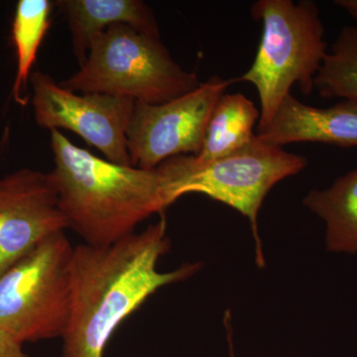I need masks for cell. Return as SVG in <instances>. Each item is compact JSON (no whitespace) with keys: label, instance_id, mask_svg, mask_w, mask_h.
Listing matches in <instances>:
<instances>
[{"label":"cell","instance_id":"cell-11","mask_svg":"<svg viewBox=\"0 0 357 357\" xmlns=\"http://www.w3.org/2000/svg\"><path fill=\"white\" fill-rule=\"evenodd\" d=\"M54 4L69 23L73 50L79 66L86 62L93 40L112 25H128L160 39L153 11L141 0H59Z\"/></svg>","mask_w":357,"mask_h":357},{"label":"cell","instance_id":"cell-16","mask_svg":"<svg viewBox=\"0 0 357 357\" xmlns=\"http://www.w3.org/2000/svg\"><path fill=\"white\" fill-rule=\"evenodd\" d=\"M0 357H29L23 344L0 328Z\"/></svg>","mask_w":357,"mask_h":357},{"label":"cell","instance_id":"cell-7","mask_svg":"<svg viewBox=\"0 0 357 357\" xmlns=\"http://www.w3.org/2000/svg\"><path fill=\"white\" fill-rule=\"evenodd\" d=\"M234 83L213 77L171 102H135L126 131L132 166L153 170L172 157L198 154L215 105Z\"/></svg>","mask_w":357,"mask_h":357},{"label":"cell","instance_id":"cell-12","mask_svg":"<svg viewBox=\"0 0 357 357\" xmlns=\"http://www.w3.org/2000/svg\"><path fill=\"white\" fill-rule=\"evenodd\" d=\"M303 204L326 223V250L357 255V168L326 190H312Z\"/></svg>","mask_w":357,"mask_h":357},{"label":"cell","instance_id":"cell-6","mask_svg":"<svg viewBox=\"0 0 357 357\" xmlns=\"http://www.w3.org/2000/svg\"><path fill=\"white\" fill-rule=\"evenodd\" d=\"M74 248L65 231L57 232L0 275V328L20 344L64 335Z\"/></svg>","mask_w":357,"mask_h":357},{"label":"cell","instance_id":"cell-5","mask_svg":"<svg viewBox=\"0 0 357 357\" xmlns=\"http://www.w3.org/2000/svg\"><path fill=\"white\" fill-rule=\"evenodd\" d=\"M196 73L174 61L161 40L126 24L109 26L89 49L81 69L61 83L83 93L128 98L146 105H162L198 88Z\"/></svg>","mask_w":357,"mask_h":357},{"label":"cell","instance_id":"cell-2","mask_svg":"<svg viewBox=\"0 0 357 357\" xmlns=\"http://www.w3.org/2000/svg\"><path fill=\"white\" fill-rule=\"evenodd\" d=\"M54 167L49 173L59 206L84 244L103 248L135 232L167 210L158 169L119 165L96 157L51 130Z\"/></svg>","mask_w":357,"mask_h":357},{"label":"cell","instance_id":"cell-17","mask_svg":"<svg viewBox=\"0 0 357 357\" xmlns=\"http://www.w3.org/2000/svg\"><path fill=\"white\" fill-rule=\"evenodd\" d=\"M223 325H225V332H227V342L229 345V356L236 357V352H234V331H232L231 324V312L227 311L225 314V319H223Z\"/></svg>","mask_w":357,"mask_h":357},{"label":"cell","instance_id":"cell-10","mask_svg":"<svg viewBox=\"0 0 357 357\" xmlns=\"http://www.w3.org/2000/svg\"><path fill=\"white\" fill-rule=\"evenodd\" d=\"M256 136L262 142L278 147L297 142L357 147V100L314 107L290 93L284 98L271 123Z\"/></svg>","mask_w":357,"mask_h":357},{"label":"cell","instance_id":"cell-8","mask_svg":"<svg viewBox=\"0 0 357 357\" xmlns=\"http://www.w3.org/2000/svg\"><path fill=\"white\" fill-rule=\"evenodd\" d=\"M35 121L41 128L68 129L98 148L107 161L132 166L126 131L135 102L102 93L76 95L49 75L36 70L30 77Z\"/></svg>","mask_w":357,"mask_h":357},{"label":"cell","instance_id":"cell-13","mask_svg":"<svg viewBox=\"0 0 357 357\" xmlns=\"http://www.w3.org/2000/svg\"><path fill=\"white\" fill-rule=\"evenodd\" d=\"M259 119V110L246 96L225 93L211 115L203 146L192 156L204 164L234 153L255 137V128Z\"/></svg>","mask_w":357,"mask_h":357},{"label":"cell","instance_id":"cell-15","mask_svg":"<svg viewBox=\"0 0 357 357\" xmlns=\"http://www.w3.org/2000/svg\"><path fill=\"white\" fill-rule=\"evenodd\" d=\"M314 84L321 98L357 100V26L340 29Z\"/></svg>","mask_w":357,"mask_h":357},{"label":"cell","instance_id":"cell-14","mask_svg":"<svg viewBox=\"0 0 357 357\" xmlns=\"http://www.w3.org/2000/svg\"><path fill=\"white\" fill-rule=\"evenodd\" d=\"M53 6L50 0H20L16 4L11 29L16 54L13 96L21 107H25L28 102L27 84L40 46L50 26Z\"/></svg>","mask_w":357,"mask_h":357},{"label":"cell","instance_id":"cell-9","mask_svg":"<svg viewBox=\"0 0 357 357\" xmlns=\"http://www.w3.org/2000/svg\"><path fill=\"white\" fill-rule=\"evenodd\" d=\"M67 220L49 173L21 168L0 177V275Z\"/></svg>","mask_w":357,"mask_h":357},{"label":"cell","instance_id":"cell-3","mask_svg":"<svg viewBox=\"0 0 357 357\" xmlns=\"http://www.w3.org/2000/svg\"><path fill=\"white\" fill-rule=\"evenodd\" d=\"M251 14L261 21V40L255 62L236 81L253 84L259 96L257 134L271 123L294 84L311 95L328 50L319 7L312 0H258Z\"/></svg>","mask_w":357,"mask_h":357},{"label":"cell","instance_id":"cell-4","mask_svg":"<svg viewBox=\"0 0 357 357\" xmlns=\"http://www.w3.org/2000/svg\"><path fill=\"white\" fill-rule=\"evenodd\" d=\"M307 160L282 147L266 144L257 136L223 158L198 163L192 155H180L157 167L166 208L181 197L198 192L231 206L248 218L255 241L258 266H265L257 218L270 190L284 178L304 170Z\"/></svg>","mask_w":357,"mask_h":357},{"label":"cell","instance_id":"cell-18","mask_svg":"<svg viewBox=\"0 0 357 357\" xmlns=\"http://www.w3.org/2000/svg\"><path fill=\"white\" fill-rule=\"evenodd\" d=\"M335 4L347 11L356 20L357 26V0H337Z\"/></svg>","mask_w":357,"mask_h":357},{"label":"cell","instance_id":"cell-1","mask_svg":"<svg viewBox=\"0 0 357 357\" xmlns=\"http://www.w3.org/2000/svg\"><path fill=\"white\" fill-rule=\"evenodd\" d=\"M103 248L75 246L70 267L72 307L63 335L62 357H103L117 328L159 289L187 280L203 264L185 263L160 272L171 248L167 220Z\"/></svg>","mask_w":357,"mask_h":357}]
</instances>
